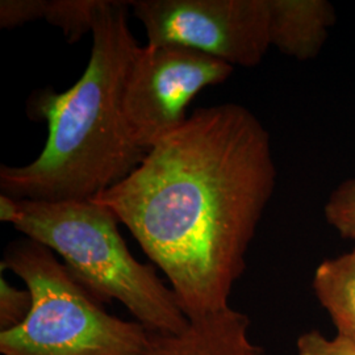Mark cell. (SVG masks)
I'll list each match as a JSON object with an SVG mask.
<instances>
[{"instance_id": "14", "label": "cell", "mask_w": 355, "mask_h": 355, "mask_svg": "<svg viewBox=\"0 0 355 355\" xmlns=\"http://www.w3.org/2000/svg\"><path fill=\"white\" fill-rule=\"evenodd\" d=\"M297 355H355V343L336 336L328 338L318 330L303 333L296 343Z\"/></svg>"}, {"instance_id": "11", "label": "cell", "mask_w": 355, "mask_h": 355, "mask_svg": "<svg viewBox=\"0 0 355 355\" xmlns=\"http://www.w3.org/2000/svg\"><path fill=\"white\" fill-rule=\"evenodd\" d=\"M324 216L343 239L355 241V177L333 190L324 205Z\"/></svg>"}, {"instance_id": "13", "label": "cell", "mask_w": 355, "mask_h": 355, "mask_svg": "<svg viewBox=\"0 0 355 355\" xmlns=\"http://www.w3.org/2000/svg\"><path fill=\"white\" fill-rule=\"evenodd\" d=\"M46 0H1L0 28L13 29L44 20Z\"/></svg>"}, {"instance_id": "8", "label": "cell", "mask_w": 355, "mask_h": 355, "mask_svg": "<svg viewBox=\"0 0 355 355\" xmlns=\"http://www.w3.org/2000/svg\"><path fill=\"white\" fill-rule=\"evenodd\" d=\"M268 8L271 46L297 61L318 57L337 20L327 0H268Z\"/></svg>"}, {"instance_id": "2", "label": "cell", "mask_w": 355, "mask_h": 355, "mask_svg": "<svg viewBox=\"0 0 355 355\" xmlns=\"http://www.w3.org/2000/svg\"><path fill=\"white\" fill-rule=\"evenodd\" d=\"M130 1L103 0L92 28L89 64L64 94L35 102L49 137L37 158L0 167L1 195L16 200H91L132 174L148 152L135 140L124 112V85L139 44L128 24Z\"/></svg>"}, {"instance_id": "1", "label": "cell", "mask_w": 355, "mask_h": 355, "mask_svg": "<svg viewBox=\"0 0 355 355\" xmlns=\"http://www.w3.org/2000/svg\"><path fill=\"white\" fill-rule=\"evenodd\" d=\"M275 184L268 130L246 107L225 103L195 110L91 200L117 216L198 320L230 308Z\"/></svg>"}, {"instance_id": "10", "label": "cell", "mask_w": 355, "mask_h": 355, "mask_svg": "<svg viewBox=\"0 0 355 355\" xmlns=\"http://www.w3.org/2000/svg\"><path fill=\"white\" fill-rule=\"evenodd\" d=\"M103 0H46L44 20L64 32L73 44L92 32Z\"/></svg>"}, {"instance_id": "4", "label": "cell", "mask_w": 355, "mask_h": 355, "mask_svg": "<svg viewBox=\"0 0 355 355\" xmlns=\"http://www.w3.org/2000/svg\"><path fill=\"white\" fill-rule=\"evenodd\" d=\"M0 267L26 283L32 311L0 331L1 355H145L155 333L110 315L49 248L28 237L12 241Z\"/></svg>"}, {"instance_id": "6", "label": "cell", "mask_w": 355, "mask_h": 355, "mask_svg": "<svg viewBox=\"0 0 355 355\" xmlns=\"http://www.w3.org/2000/svg\"><path fill=\"white\" fill-rule=\"evenodd\" d=\"M233 71L232 64L187 46H139L123 98L136 142L149 152L187 121V108L200 91L227 82Z\"/></svg>"}, {"instance_id": "5", "label": "cell", "mask_w": 355, "mask_h": 355, "mask_svg": "<svg viewBox=\"0 0 355 355\" xmlns=\"http://www.w3.org/2000/svg\"><path fill=\"white\" fill-rule=\"evenodd\" d=\"M148 45H182L227 64L254 67L270 41L268 0H135Z\"/></svg>"}, {"instance_id": "7", "label": "cell", "mask_w": 355, "mask_h": 355, "mask_svg": "<svg viewBox=\"0 0 355 355\" xmlns=\"http://www.w3.org/2000/svg\"><path fill=\"white\" fill-rule=\"evenodd\" d=\"M250 320L232 306L190 320L178 334H158L145 355H265L250 334Z\"/></svg>"}, {"instance_id": "12", "label": "cell", "mask_w": 355, "mask_h": 355, "mask_svg": "<svg viewBox=\"0 0 355 355\" xmlns=\"http://www.w3.org/2000/svg\"><path fill=\"white\" fill-rule=\"evenodd\" d=\"M32 293L11 286L0 268V331L20 327L32 311Z\"/></svg>"}, {"instance_id": "9", "label": "cell", "mask_w": 355, "mask_h": 355, "mask_svg": "<svg viewBox=\"0 0 355 355\" xmlns=\"http://www.w3.org/2000/svg\"><path fill=\"white\" fill-rule=\"evenodd\" d=\"M312 288L337 336L355 343V248L322 261L315 270Z\"/></svg>"}, {"instance_id": "3", "label": "cell", "mask_w": 355, "mask_h": 355, "mask_svg": "<svg viewBox=\"0 0 355 355\" xmlns=\"http://www.w3.org/2000/svg\"><path fill=\"white\" fill-rule=\"evenodd\" d=\"M16 205L13 228L58 254L101 303L120 302L158 334H178L190 325L171 287L130 254L110 208L92 200H16Z\"/></svg>"}]
</instances>
